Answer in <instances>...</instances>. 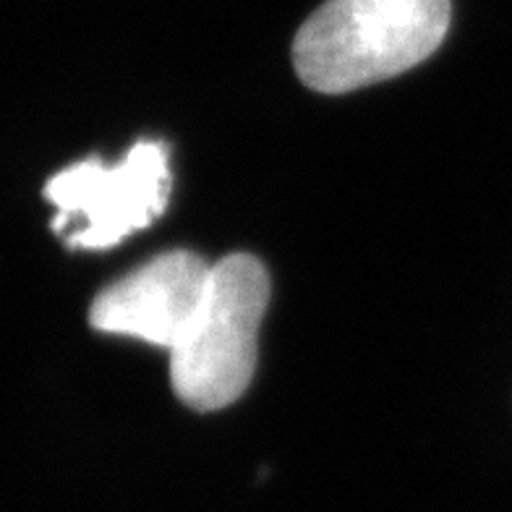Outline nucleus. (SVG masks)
Segmentation results:
<instances>
[{
    "instance_id": "nucleus-4",
    "label": "nucleus",
    "mask_w": 512,
    "mask_h": 512,
    "mask_svg": "<svg viewBox=\"0 0 512 512\" xmlns=\"http://www.w3.org/2000/svg\"><path fill=\"white\" fill-rule=\"evenodd\" d=\"M209 267L194 251H168L108 285L89 309L100 332L128 335L170 351L202 304Z\"/></svg>"
},
{
    "instance_id": "nucleus-1",
    "label": "nucleus",
    "mask_w": 512,
    "mask_h": 512,
    "mask_svg": "<svg viewBox=\"0 0 512 512\" xmlns=\"http://www.w3.org/2000/svg\"><path fill=\"white\" fill-rule=\"evenodd\" d=\"M450 29V0H327L293 40L306 87L345 95L426 61Z\"/></svg>"
},
{
    "instance_id": "nucleus-3",
    "label": "nucleus",
    "mask_w": 512,
    "mask_h": 512,
    "mask_svg": "<svg viewBox=\"0 0 512 512\" xmlns=\"http://www.w3.org/2000/svg\"><path fill=\"white\" fill-rule=\"evenodd\" d=\"M45 199L58 209L53 230L71 249H113L168 209V144L142 139L113 168L97 157L76 162L50 178Z\"/></svg>"
},
{
    "instance_id": "nucleus-2",
    "label": "nucleus",
    "mask_w": 512,
    "mask_h": 512,
    "mask_svg": "<svg viewBox=\"0 0 512 512\" xmlns=\"http://www.w3.org/2000/svg\"><path fill=\"white\" fill-rule=\"evenodd\" d=\"M270 304V275L249 254L212 264L194 319L170 348L173 390L194 411L236 403L256 369V337Z\"/></svg>"
}]
</instances>
